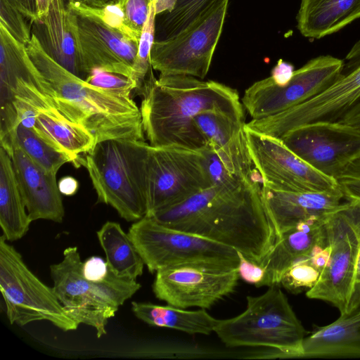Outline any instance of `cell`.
Here are the masks:
<instances>
[{
	"instance_id": "1",
	"label": "cell",
	"mask_w": 360,
	"mask_h": 360,
	"mask_svg": "<svg viewBox=\"0 0 360 360\" xmlns=\"http://www.w3.org/2000/svg\"><path fill=\"white\" fill-rule=\"evenodd\" d=\"M262 177L231 174L181 203L148 217L167 226L232 248L259 264L276 240L262 198Z\"/></svg>"
},
{
	"instance_id": "2",
	"label": "cell",
	"mask_w": 360,
	"mask_h": 360,
	"mask_svg": "<svg viewBox=\"0 0 360 360\" xmlns=\"http://www.w3.org/2000/svg\"><path fill=\"white\" fill-rule=\"evenodd\" d=\"M150 69L141 95L142 126L153 147L202 149L208 143L195 117L206 110L243 114L238 91L224 84L188 75H160Z\"/></svg>"
},
{
	"instance_id": "3",
	"label": "cell",
	"mask_w": 360,
	"mask_h": 360,
	"mask_svg": "<svg viewBox=\"0 0 360 360\" xmlns=\"http://www.w3.org/2000/svg\"><path fill=\"white\" fill-rule=\"evenodd\" d=\"M26 47L50 86L56 108L86 129L96 143L109 139L146 141L141 110L131 98L94 86L72 73L51 56L34 34Z\"/></svg>"
},
{
	"instance_id": "4",
	"label": "cell",
	"mask_w": 360,
	"mask_h": 360,
	"mask_svg": "<svg viewBox=\"0 0 360 360\" xmlns=\"http://www.w3.org/2000/svg\"><path fill=\"white\" fill-rule=\"evenodd\" d=\"M149 146L143 141L109 139L78 159V166L87 170L97 202L112 206L127 221H136L148 212Z\"/></svg>"
},
{
	"instance_id": "5",
	"label": "cell",
	"mask_w": 360,
	"mask_h": 360,
	"mask_svg": "<svg viewBox=\"0 0 360 360\" xmlns=\"http://www.w3.org/2000/svg\"><path fill=\"white\" fill-rule=\"evenodd\" d=\"M243 312L219 320L214 333L227 347L270 349V358H302L307 332L279 285L247 296Z\"/></svg>"
},
{
	"instance_id": "6",
	"label": "cell",
	"mask_w": 360,
	"mask_h": 360,
	"mask_svg": "<svg viewBox=\"0 0 360 360\" xmlns=\"http://www.w3.org/2000/svg\"><path fill=\"white\" fill-rule=\"evenodd\" d=\"M82 264L77 247L65 248L63 259L50 266L53 288L70 316L79 324L94 328L99 338L107 333L108 320L141 285L110 271L103 281H89L83 276Z\"/></svg>"
},
{
	"instance_id": "7",
	"label": "cell",
	"mask_w": 360,
	"mask_h": 360,
	"mask_svg": "<svg viewBox=\"0 0 360 360\" xmlns=\"http://www.w3.org/2000/svg\"><path fill=\"white\" fill-rule=\"evenodd\" d=\"M324 234L329 248L328 261L306 295L327 302L336 307L340 314H344L350 309L356 290L360 252V200H347L330 214L324 224Z\"/></svg>"
},
{
	"instance_id": "8",
	"label": "cell",
	"mask_w": 360,
	"mask_h": 360,
	"mask_svg": "<svg viewBox=\"0 0 360 360\" xmlns=\"http://www.w3.org/2000/svg\"><path fill=\"white\" fill-rule=\"evenodd\" d=\"M128 234L148 270L188 265H217L238 269V251L145 216L135 221Z\"/></svg>"
},
{
	"instance_id": "9",
	"label": "cell",
	"mask_w": 360,
	"mask_h": 360,
	"mask_svg": "<svg viewBox=\"0 0 360 360\" xmlns=\"http://www.w3.org/2000/svg\"><path fill=\"white\" fill-rule=\"evenodd\" d=\"M0 290L11 324L24 326L47 321L67 332L79 323L72 319L58 299L53 288L42 283L27 266L21 255L0 238Z\"/></svg>"
},
{
	"instance_id": "10",
	"label": "cell",
	"mask_w": 360,
	"mask_h": 360,
	"mask_svg": "<svg viewBox=\"0 0 360 360\" xmlns=\"http://www.w3.org/2000/svg\"><path fill=\"white\" fill-rule=\"evenodd\" d=\"M229 0H213L176 34L155 40L150 52L160 75H188L203 79L222 33Z\"/></svg>"
},
{
	"instance_id": "11",
	"label": "cell",
	"mask_w": 360,
	"mask_h": 360,
	"mask_svg": "<svg viewBox=\"0 0 360 360\" xmlns=\"http://www.w3.org/2000/svg\"><path fill=\"white\" fill-rule=\"evenodd\" d=\"M205 148L149 146L146 216L178 205L213 184Z\"/></svg>"
},
{
	"instance_id": "12",
	"label": "cell",
	"mask_w": 360,
	"mask_h": 360,
	"mask_svg": "<svg viewBox=\"0 0 360 360\" xmlns=\"http://www.w3.org/2000/svg\"><path fill=\"white\" fill-rule=\"evenodd\" d=\"M344 62L341 75L326 89L286 110L254 120V129L281 139L305 125L340 119L360 101V40L352 47Z\"/></svg>"
},
{
	"instance_id": "13",
	"label": "cell",
	"mask_w": 360,
	"mask_h": 360,
	"mask_svg": "<svg viewBox=\"0 0 360 360\" xmlns=\"http://www.w3.org/2000/svg\"><path fill=\"white\" fill-rule=\"evenodd\" d=\"M345 62L332 56L311 59L296 70L288 84L277 85L269 77L244 92L241 103L252 120L267 117L299 105L318 95L341 75Z\"/></svg>"
},
{
	"instance_id": "14",
	"label": "cell",
	"mask_w": 360,
	"mask_h": 360,
	"mask_svg": "<svg viewBox=\"0 0 360 360\" xmlns=\"http://www.w3.org/2000/svg\"><path fill=\"white\" fill-rule=\"evenodd\" d=\"M250 158L270 188L294 192H316L337 188L338 180L297 156L281 139L256 131L245 124Z\"/></svg>"
},
{
	"instance_id": "15",
	"label": "cell",
	"mask_w": 360,
	"mask_h": 360,
	"mask_svg": "<svg viewBox=\"0 0 360 360\" xmlns=\"http://www.w3.org/2000/svg\"><path fill=\"white\" fill-rule=\"evenodd\" d=\"M240 278L238 269L217 265H188L156 272L155 297L182 309H210L232 293Z\"/></svg>"
},
{
	"instance_id": "16",
	"label": "cell",
	"mask_w": 360,
	"mask_h": 360,
	"mask_svg": "<svg viewBox=\"0 0 360 360\" xmlns=\"http://www.w3.org/2000/svg\"><path fill=\"white\" fill-rule=\"evenodd\" d=\"M70 18L84 79L96 70L131 77L139 43L72 10Z\"/></svg>"
},
{
	"instance_id": "17",
	"label": "cell",
	"mask_w": 360,
	"mask_h": 360,
	"mask_svg": "<svg viewBox=\"0 0 360 360\" xmlns=\"http://www.w3.org/2000/svg\"><path fill=\"white\" fill-rule=\"evenodd\" d=\"M280 139L306 162L335 179L360 149V136L330 122L305 125Z\"/></svg>"
},
{
	"instance_id": "18",
	"label": "cell",
	"mask_w": 360,
	"mask_h": 360,
	"mask_svg": "<svg viewBox=\"0 0 360 360\" xmlns=\"http://www.w3.org/2000/svg\"><path fill=\"white\" fill-rule=\"evenodd\" d=\"M1 105L18 100L38 109L56 108L51 89L27 47L0 24Z\"/></svg>"
},
{
	"instance_id": "19",
	"label": "cell",
	"mask_w": 360,
	"mask_h": 360,
	"mask_svg": "<svg viewBox=\"0 0 360 360\" xmlns=\"http://www.w3.org/2000/svg\"><path fill=\"white\" fill-rule=\"evenodd\" d=\"M194 122L231 175L246 179L261 176L250 158L244 113L206 110Z\"/></svg>"
},
{
	"instance_id": "20",
	"label": "cell",
	"mask_w": 360,
	"mask_h": 360,
	"mask_svg": "<svg viewBox=\"0 0 360 360\" xmlns=\"http://www.w3.org/2000/svg\"><path fill=\"white\" fill-rule=\"evenodd\" d=\"M261 198L276 238L302 222L330 215L342 206L345 195L340 186L325 191L294 192L262 184Z\"/></svg>"
},
{
	"instance_id": "21",
	"label": "cell",
	"mask_w": 360,
	"mask_h": 360,
	"mask_svg": "<svg viewBox=\"0 0 360 360\" xmlns=\"http://www.w3.org/2000/svg\"><path fill=\"white\" fill-rule=\"evenodd\" d=\"M8 155L32 221L46 219L61 223L65 210L57 174L44 170L18 147Z\"/></svg>"
},
{
	"instance_id": "22",
	"label": "cell",
	"mask_w": 360,
	"mask_h": 360,
	"mask_svg": "<svg viewBox=\"0 0 360 360\" xmlns=\"http://www.w3.org/2000/svg\"><path fill=\"white\" fill-rule=\"evenodd\" d=\"M328 217L302 222L276 238L274 246L259 263L265 270L261 287L280 285L290 266L311 256L319 246L325 245L324 224Z\"/></svg>"
},
{
	"instance_id": "23",
	"label": "cell",
	"mask_w": 360,
	"mask_h": 360,
	"mask_svg": "<svg viewBox=\"0 0 360 360\" xmlns=\"http://www.w3.org/2000/svg\"><path fill=\"white\" fill-rule=\"evenodd\" d=\"M302 358H360V283L347 313L305 337Z\"/></svg>"
},
{
	"instance_id": "24",
	"label": "cell",
	"mask_w": 360,
	"mask_h": 360,
	"mask_svg": "<svg viewBox=\"0 0 360 360\" xmlns=\"http://www.w3.org/2000/svg\"><path fill=\"white\" fill-rule=\"evenodd\" d=\"M360 18V0H301L297 28L307 38L334 34Z\"/></svg>"
},
{
	"instance_id": "25",
	"label": "cell",
	"mask_w": 360,
	"mask_h": 360,
	"mask_svg": "<svg viewBox=\"0 0 360 360\" xmlns=\"http://www.w3.org/2000/svg\"><path fill=\"white\" fill-rule=\"evenodd\" d=\"M20 193L11 158L0 148V226L6 240L13 242L27 233L32 222Z\"/></svg>"
},
{
	"instance_id": "26",
	"label": "cell",
	"mask_w": 360,
	"mask_h": 360,
	"mask_svg": "<svg viewBox=\"0 0 360 360\" xmlns=\"http://www.w3.org/2000/svg\"><path fill=\"white\" fill-rule=\"evenodd\" d=\"M134 315L148 325L168 328L188 334L210 335L214 331L219 320L205 309L187 310L170 304L131 302Z\"/></svg>"
},
{
	"instance_id": "27",
	"label": "cell",
	"mask_w": 360,
	"mask_h": 360,
	"mask_svg": "<svg viewBox=\"0 0 360 360\" xmlns=\"http://www.w3.org/2000/svg\"><path fill=\"white\" fill-rule=\"evenodd\" d=\"M32 129L56 148L77 159L96 143L86 129L70 121L55 107L39 109Z\"/></svg>"
},
{
	"instance_id": "28",
	"label": "cell",
	"mask_w": 360,
	"mask_h": 360,
	"mask_svg": "<svg viewBox=\"0 0 360 360\" xmlns=\"http://www.w3.org/2000/svg\"><path fill=\"white\" fill-rule=\"evenodd\" d=\"M70 16L68 0H51L41 22L50 45L49 53L65 68L82 78Z\"/></svg>"
},
{
	"instance_id": "29",
	"label": "cell",
	"mask_w": 360,
	"mask_h": 360,
	"mask_svg": "<svg viewBox=\"0 0 360 360\" xmlns=\"http://www.w3.org/2000/svg\"><path fill=\"white\" fill-rule=\"evenodd\" d=\"M96 234L108 268L115 276L136 280L142 275L144 262L120 224L108 221Z\"/></svg>"
},
{
	"instance_id": "30",
	"label": "cell",
	"mask_w": 360,
	"mask_h": 360,
	"mask_svg": "<svg viewBox=\"0 0 360 360\" xmlns=\"http://www.w3.org/2000/svg\"><path fill=\"white\" fill-rule=\"evenodd\" d=\"M1 147L9 153L13 148H20L34 162L46 172L57 174L65 164L71 162L78 165V159L61 151L34 129L17 124L4 135H0Z\"/></svg>"
},
{
	"instance_id": "31",
	"label": "cell",
	"mask_w": 360,
	"mask_h": 360,
	"mask_svg": "<svg viewBox=\"0 0 360 360\" xmlns=\"http://www.w3.org/2000/svg\"><path fill=\"white\" fill-rule=\"evenodd\" d=\"M68 4L76 15L101 24L139 43L141 35L129 26L123 8L119 4L102 7L74 1H68Z\"/></svg>"
},
{
	"instance_id": "32",
	"label": "cell",
	"mask_w": 360,
	"mask_h": 360,
	"mask_svg": "<svg viewBox=\"0 0 360 360\" xmlns=\"http://www.w3.org/2000/svg\"><path fill=\"white\" fill-rule=\"evenodd\" d=\"M156 15L155 1H151L148 15L141 30L131 77L136 86L135 91L139 94L142 91L148 72L153 68L150 63V52L155 41Z\"/></svg>"
},
{
	"instance_id": "33",
	"label": "cell",
	"mask_w": 360,
	"mask_h": 360,
	"mask_svg": "<svg viewBox=\"0 0 360 360\" xmlns=\"http://www.w3.org/2000/svg\"><path fill=\"white\" fill-rule=\"evenodd\" d=\"M213 0H176L174 9L162 22L165 38L178 33L193 21Z\"/></svg>"
},
{
	"instance_id": "34",
	"label": "cell",
	"mask_w": 360,
	"mask_h": 360,
	"mask_svg": "<svg viewBox=\"0 0 360 360\" xmlns=\"http://www.w3.org/2000/svg\"><path fill=\"white\" fill-rule=\"evenodd\" d=\"M311 255L302 259L285 272L280 285L286 290L297 294L307 292L316 284L321 271L314 264Z\"/></svg>"
},
{
	"instance_id": "35",
	"label": "cell",
	"mask_w": 360,
	"mask_h": 360,
	"mask_svg": "<svg viewBox=\"0 0 360 360\" xmlns=\"http://www.w3.org/2000/svg\"><path fill=\"white\" fill-rule=\"evenodd\" d=\"M28 19L13 0H0V24L19 42L27 46L31 39Z\"/></svg>"
},
{
	"instance_id": "36",
	"label": "cell",
	"mask_w": 360,
	"mask_h": 360,
	"mask_svg": "<svg viewBox=\"0 0 360 360\" xmlns=\"http://www.w3.org/2000/svg\"><path fill=\"white\" fill-rule=\"evenodd\" d=\"M85 81L98 88L105 89L125 98H131L136 90L134 81L122 75L105 71L96 70L90 73Z\"/></svg>"
},
{
	"instance_id": "37",
	"label": "cell",
	"mask_w": 360,
	"mask_h": 360,
	"mask_svg": "<svg viewBox=\"0 0 360 360\" xmlns=\"http://www.w3.org/2000/svg\"><path fill=\"white\" fill-rule=\"evenodd\" d=\"M150 0H127L122 8L129 26L141 35L147 20Z\"/></svg>"
},
{
	"instance_id": "38",
	"label": "cell",
	"mask_w": 360,
	"mask_h": 360,
	"mask_svg": "<svg viewBox=\"0 0 360 360\" xmlns=\"http://www.w3.org/2000/svg\"><path fill=\"white\" fill-rule=\"evenodd\" d=\"M345 199L360 200V165H348L337 177Z\"/></svg>"
},
{
	"instance_id": "39",
	"label": "cell",
	"mask_w": 360,
	"mask_h": 360,
	"mask_svg": "<svg viewBox=\"0 0 360 360\" xmlns=\"http://www.w3.org/2000/svg\"><path fill=\"white\" fill-rule=\"evenodd\" d=\"M240 258L238 271L240 277L245 282L254 284L256 287H261L264 278L265 270L257 263H255L238 252Z\"/></svg>"
},
{
	"instance_id": "40",
	"label": "cell",
	"mask_w": 360,
	"mask_h": 360,
	"mask_svg": "<svg viewBox=\"0 0 360 360\" xmlns=\"http://www.w3.org/2000/svg\"><path fill=\"white\" fill-rule=\"evenodd\" d=\"M109 272L107 262L100 257L93 256L83 262L82 274L84 277L89 281H103L107 278Z\"/></svg>"
},
{
	"instance_id": "41",
	"label": "cell",
	"mask_w": 360,
	"mask_h": 360,
	"mask_svg": "<svg viewBox=\"0 0 360 360\" xmlns=\"http://www.w3.org/2000/svg\"><path fill=\"white\" fill-rule=\"evenodd\" d=\"M333 122L339 129L360 136V101L340 119Z\"/></svg>"
},
{
	"instance_id": "42",
	"label": "cell",
	"mask_w": 360,
	"mask_h": 360,
	"mask_svg": "<svg viewBox=\"0 0 360 360\" xmlns=\"http://www.w3.org/2000/svg\"><path fill=\"white\" fill-rule=\"evenodd\" d=\"M295 71L293 65L279 59L272 69L270 77L277 85L283 86L291 80Z\"/></svg>"
},
{
	"instance_id": "43",
	"label": "cell",
	"mask_w": 360,
	"mask_h": 360,
	"mask_svg": "<svg viewBox=\"0 0 360 360\" xmlns=\"http://www.w3.org/2000/svg\"><path fill=\"white\" fill-rule=\"evenodd\" d=\"M31 22L38 21L37 0H13Z\"/></svg>"
},
{
	"instance_id": "44",
	"label": "cell",
	"mask_w": 360,
	"mask_h": 360,
	"mask_svg": "<svg viewBox=\"0 0 360 360\" xmlns=\"http://www.w3.org/2000/svg\"><path fill=\"white\" fill-rule=\"evenodd\" d=\"M58 184L60 192L65 195H74L79 187L77 181L70 176L63 177Z\"/></svg>"
},
{
	"instance_id": "45",
	"label": "cell",
	"mask_w": 360,
	"mask_h": 360,
	"mask_svg": "<svg viewBox=\"0 0 360 360\" xmlns=\"http://www.w3.org/2000/svg\"><path fill=\"white\" fill-rule=\"evenodd\" d=\"M155 1L156 14L171 12L176 4V0H150Z\"/></svg>"
},
{
	"instance_id": "46",
	"label": "cell",
	"mask_w": 360,
	"mask_h": 360,
	"mask_svg": "<svg viewBox=\"0 0 360 360\" xmlns=\"http://www.w3.org/2000/svg\"><path fill=\"white\" fill-rule=\"evenodd\" d=\"M51 0H37L38 21L41 22L46 15Z\"/></svg>"
},
{
	"instance_id": "47",
	"label": "cell",
	"mask_w": 360,
	"mask_h": 360,
	"mask_svg": "<svg viewBox=\"0 0 360 360\" xmlns=\"http://www.w3.org/2000/svg\"><path fill=\"white\" fill-rule=\"evenodd\" d=\"M79 3L90 6L102 7L110 4H116V0H81Z\"/></svg>"
},
{
	"instance_id": "48",
	"label": "cell",
	"mask_w": 360,
	"mask_h": 360,
	"mask_svg": "<svg viewBox=\"0 0 360 360\" xmlns=\"http://www.w3.org/2000/svg\"><path fill=\"white\" fill-rule=\"evenodd\" d=\"M359 283H360V252H359V255L357 269H356V287Z\"/></svg>"
},
{
	"instance_id": "49",
	"label": "cell",
	"mask_w": 360,
	"mask_h": 360,
	"mask_svg": "<svg viewBox=\"0 0 360 360\" xmlns=\"http://www.w3.org/2000/svg\"><path fill=\"white\" fill-rule=\"evenodd\" d=\"M352 164H358L360 165V149L359 151L354 155V156L352 158V160L349 163L348 165ZM347 165V166H348Z\"/></svg>"
},
{
	"instance_id": "50",
	"label": "cell",
	"mask_w": 360,
	"mask_h": 360,
	"mask_svg": "<svg viewBox=\"0 0 360 360\" xmlns=\"http://www.w3.org/2000/svg\"><path fill=\"white\" fill-rule=\"evenodd\" d=\"M68 1L80 2L81 0H68Z\"/></svg>"
}]
</instances>
